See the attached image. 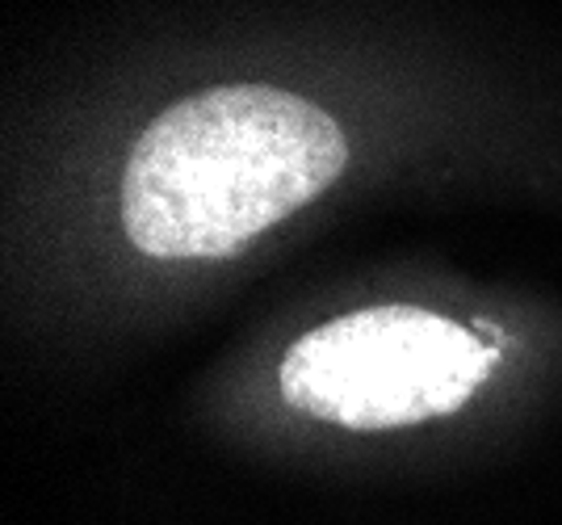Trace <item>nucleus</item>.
I'll return each mask as SVG.
<instances>
[{"label": "nucleus", "mask_w": 562, "mask_h": 525, "mask_svg": "<svg viewBox=\"0 0 562 525\" xmlns=\"http://www.w3.org/2000/svg\"><path fill=\"white\" fill-rule=\"evenodd\" d=\"M349 165L340 126L269 85L206 89L139 135L122 177L131 244L160 261H211L328 190Z\"/></svg>", "instance_id": "obj_1"}, {"label": "nucleus", "mask_w": 562, "mask_h": 525, "mask_svg": "<svg viewBox=\"0 0 562 525\" xmlns=\"http://www.w3.org/2000/svg\"><path fill=\"white\" fill-rule=\"evenodd\" d=\"M492 361L462 324L391 303L299 336L281 361V395L340 429H403L458 412Z\"/></svg>", "instance_id": "obj_2"}]
</instances>
